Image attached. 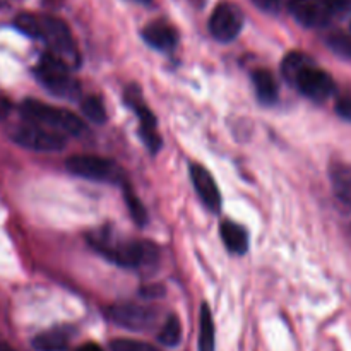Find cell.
Instances as JSON below:
<instances>
[{"label": "cell", "mask_w": 351, "mask_h": 351, "mask_svg": "<svg viewBox=\"0 0 351 351\" xmlns=\"http://www.w3.org/2000/svg\"><path fill=\"white\" fill-rule=\"evenodd\" d=\"M283 74L302 95L314 101H326L336 89L331 75L308 64L307 57L298 51H291L285 57Z\"/></svg>", "instance_id": "cell-1"}, {"label": "cell", "mask_w": 351, "mask_h": 351, "mask_svg": "<svg viewBox=\"0 0 351 351\" xmlns=\"http://www.w3.org/2000/svg\"><path fill=\"white\" fill-rule=\"evenodd\" d=\"M91 247L103 257L123 267L153 266L160 259V249L147 240H120L113 242L108 237H93Z\"/></svg>", "instance_id": "cell-2"}, {"label": "cell", "mask_w": 351, "mask_h": 351, "mask_svg": "<svg viewBox=\"0 0 351 351\" xmlns=\"http://www.w3.org/2000/svg\"><path fill=\"white\" fill-rule=\"evenodd\" d=\"M19 113L24 122L57 132L60 136L79 137L86 132V123L75 113L58 106L47 105L38 99H26L21 103Z\"/></svg>", "instance_id": "cell-3"}, {"label": "cell", "mask_w": 351, "mask_h": 351, "mask_svg": "<svg viewBox=\"0 0 351 351\" xmlns=\"http://www.w3.org/2000/svg\"><path fill=\"white\" fill-rule=\"evenodd\" d=\"M71 65L65 64L62 58L47 51L34 67V75L40 84L48 89L51 95L74 99L81 93V86L71 74Z\"/></svg>", "instance_id": "cell-4"}, {"label": "cell", "mask_w": 351, "mask_h": 351, "mask_svg": "<svg viewBox=\"0 0 351 351\" xmlns=\"http://www.w3.org/2000/svg\"><path fill=\"white\" fill-rule=\"evenodd\" d=\"M36 40H43L47 43L48 51L57 55L58 58L71 65L72 69L77 67L81 62V53L77 50L71 29L64 21L51 16H38V36Z\"/></svg>", "instance_id": "cell-5"}, {"label": "cell", "mask_w": 351, "mask_h": 351, "mask_svg": "<svg viewBox=\"0 0 351 351\" xmlns=\"http://www.w3.org/2000/svg\"><path fill=\"white\" fill-rule=\"evenodd\" d=\"M65 168L75 177L105 184H122L123 173L112 160L95 154H74L67 158Z\"/></svg>", "instance_id": "cell-6"}, {"label": "cell", "mask_w": 351, "mask_h": 351, "mask_svg": "<svg viewBox=\"0 0 351 351\" xmlns=\"http://www.w3.org/2000/svg\"><path fill=\"white\" fill-rule=\"evenodd\" d=\"M291 16L307 27H321L348 9V0H290Z\"/></svg>", "instance_id": "cell-7"}, {"label": "cell", "mask_w": 351, "mask_h": 351, "mask_svg": "<svg viewBox=\"0 0 351 351\" xmlns=\"http://www.w3.org/2000/svg\"><path fill=\"white\" fill-rule=\"evenodd\" d=\"M10 139L19 146L26 147V149L40 151V153H57V151L64 149L65 144H67L65 137L60 134L27 122H24L23 125H17L10 132Z\"/></svg>", "instance_id": "cell-8"}, {"label": "cell", "mask_w": 351, "mask_h": 351, "mask_svg": "<svg viewBox=\"0 0 351 351\" xmlns=\"http://www.w3.org/2000/svg\"><path fill=\"white\" fill-rule=\"evenodd\" d=\"M125 101L134 112L139 117V134L141 139L144 141L147 149L151 153H156L161 147V137L158 134V125H156V117L153 115L149 108L146 106V103L143 101V96H141L139 88L136 84H132L130 88H127L125 91Z\"/></svg>", "instance_id": "cell-9"}, {"label": "cell", "mask_w": 351, "mask_h": 351, "mask_svg": "<svg viewBox=\"0 0 351 351\" xmlns=\"http://www.w3.org/2000/svg\"><path fill=\"white\" fill-rule=\"evenodd\" d=\"M106 317L129 331H144L156 321V312L137 304H117L106 308Z\"/></svg>", "instance_id": "cell-10"}, {"label": "cell", "mask_w": 351, "mask_h": 351, "mask_svg": "<svg viewBox=\"0 0 351 351\" xmlns=\"http://www.w3.org/2000/svg\"><path fill=\"white\" fill-rule=\"evenodd\" d=\"M242 14L232 3H219L209 17V31L218 41H232L242 31Z\"/></svg>", "instance_id": "cell-11"}, {"label": "cell", "mask_w": 351, "mask_h": 351, "mask_svg": "<svg viewBox=\"0 0 351 351\" xmlns=\"http://www.w3.org/2000/svg\"><path fill=\"white\" fill-rule=\"evenodd\" d=\"M191 178L194 184L195 191H197L201 201L208 206L211 211H219L221 208V194L216 185L213 175L206 170L204 167L197 163L191 165Z\"/></svg>", "instance_id": "cell-12"}, {"label": "cell", "mask_w": 351, "mask_h": 351, "mask_svg": "<svg viewBox=\"0 0 351 351\" xmlns=\"http://www.w3.org/2000/svg\"><path fill=\"white\" fill-rule=\"evenodd\" d=\"M143 38L147 45L161 51H168L175 48L178 41L177 31L165 21H154V23L147 24L143 31Z\"/></svg>", "instance_id": "cell-13"}, {"label": "cell", "mask_w": 351, "mask_h": 351, "mask_svg": "<svg viewBox=\"0 0 351 351\" xmlns=\"http://www.w3.org/2000/svg\"><path fill=\"white\" fill-rule=\"evenodd\" d=\"M332 192L341 204L351 208V165L335 163L329 168Z\"/></svg>", "instance_id": "cell-14"}, {"label": "cell", "mask_w": 351, "mask_h": 351, "mask_svg": "<svg viewBox=\"0 0 351 351\" xmlns=\"http://www.w3.org/2000/svg\"><path fill=\"white\" fill-rule=\"evenodd\" d=\"M252 82L261 103H264V105H273L276 101L278 82L269 71H266V69H257V71H254Z\"/></svg>", "instance_id": "cell-15"}, {"label": "cell", "mask_w": 351, "mask_h": 351, "mask_svg": "<svg viewBox=\"0 0 351 351\" xmlns=\"http://www.w3.org/2000/svg\"><path fill=\"white\" fill-rule=\"evenodd\" d=\"M221 239L225 242L226 249L233 254H245L249 249V235H247L245 228L232 221L221 223Z\"/></svg>", "instance_id": "cell-16"}, {"label": "cell", "mask_w": 351, "mask_h": 351, "mask_svg": "<svg viewBox=\"0 0 351 351\" xmlns=\"http://www.w3.org/2000/svg\"><path fill=\"white\" fill-rule=\"evenodd\" d=\"M69 346V336L62 329H50L33 339V348L36 351H65Z\"/></svg>", "instance_id": "cell-17"}, {"label": "cell", "mask_w": 351, "mask_h": 351, "mask_svg": "<svg viewBox=\"0 0 351 351\" xmlns=\"http://www.w3.org/2000/svg\"><path fill=\"white\" fill-rule=\"evenodd\" d=\"M215 322H213L211 308L202 304L201 322H199V351H215Z\"/></svg>", "instance_id": "cell-18"}, {"label": "cell", "mask_w": 351, "mask_h": 351, "mask_svg": "<svg viewBox=\"0 0 351 351\" xmlns=\"http://www.w3.org/2000/svg\"><path fill=\"white\" fill-rule=\"evenodd\" d=\"M158 341H160L163 346H167V348H175V346L180 345L182 324H180V319H178L177 315L175 314L168 315L163 328H161L160 336H158Z\"/></svg>", "instance_id": "cell-19"}, {"label": "cell", "mask_w": 351, "mask_h": 351, "mask_svg": "<svg viewBox=\"0 0 351 351\" xmlns=\"http://www.w3.org/2000/svg\"><path fill=\"white\" fill-rule=\"evenodd\" d=\"M82 113L88 117L91 122L95 123H105L106 122V110L103 105L101 98L98 96H88V98L82 99Z\"/></svg>", "instance_id": "cell-20"}, {"label": "cell", "mask_w": 351, "mask_h": 351, "mask_svg": "<svg viewBox=\"0 0 351 351\" xmlns=\"http://www.w3.org/2000/svg\"><path fill=\"white\" fill-rule=\"evenodd\" d=\"M123 195H125L127 208H129L134 221H136L137 225H144V223H146V209H144V206L141 204V201L137 199V195L134 194L132 189L127 187V185H125V189H123Z\"/></svg>", "instance_id": "cell-21"}, {"label": "cell", "mask_w": 351, "mask_h": 351, "mask_svg": "<svg viewBox=\"0 0 351 351\" xmlns=\"http://www.w3.org/2000/svg\"><path fill=\"white\" fill-rule=\"evenodd\" d=\"M110 351H160L153 345L136 339H113L110 343Z\"/></svg>", "instance_id": "cell-22"}, {"label": "cell", "mask_w": 351, "mask_h": 351, "mask_svg": "<svg viewBox=\"0 0 351 351\" xmlns=\"http://www.w3.org/2000/svg\"><path fill=\"white\" fill-rule=\"evenodd\" d=\"M328 45L332 51H336L341 57L351 58V36L345 33H336L328 38Z\"/></svg>", "instance_id": "cell-23"}, {"label": "cell", "mask_w": 351, "mask_h": 351, "mask_svg": "<svg viewBox=\"0 0 351 351\" xmlns=\"http://www.w3.org/2000/svg\"><path fill=\"white\" fill-rule=\"evenodd\" d=\"M16 27L29 38L38 36V16L34 14H19L16 17Z\"/></svg>", "instance_id": "cell-24"}, {"label": "cell", "mask_w": 351, "mask_h": 351, "mask_svg": "<svg viewBox=\"0 0 351 351\" xmlns=\"http://www.w3.org/2000/svg\"><path fill=\"white\" fill-rule=\"evenodd\" d=\"M336 113H338L341 119L351 122V98H341L336 103Z\"/></svg>", "instance_id": "cell-25"}, {"label": "cell", "mask_w": 351, "mask_h": 351, "mask_svg": "<svg viewBox=\"0 0 351 351\" xmlns=\"http://www.w3.org/2000/svg\"><path fill=\"white\" fill-rule=\"evenodd\" d=\"M252 2L266 12H276L280 9V0H252Z\"/></svg>", "instance_id": "cell-26"}, {"label": "cell", "mask_w": 351, "mask_h": 351, "mask_svg": "<svg viewBox=\"0 0 351 351\" xmlns=\"http://www.w3.org/2000/svg\"><path fill=\"white\" fill-rule=\"evenodd\" d=\"M77 351H103V350L99 348L98 345H95V343H86V345H82Z\"/></svg>", "instance_id": "cell-27"}, {"label": "cell", "mask_w": 351, "mask_h": 351, "mask_svg": "<svg viewBox=\"0 0 351 351\" xmlns=\"http://www.w3.org/2000/svg\"><path fill=\"white\" fill-rule=\"evenodd\" d=\"M134 2H139V3H149L151 0H134Z\"/></svg>", "instance_id": "cell-28"}, {"label": "cell", "mask_w": 351, "mask_h": 351, "mask_svg": "<svg viewBox=\"0 0 351 351\" xmlns=\"http://www.w3.org/2000/svg\"><path fill=\"white\" fill-rule=\"evenodd\" d=\"M7 3V0H0V5H5Z\"/></svg>", "instance_id": "cell-29"}]
</instances>
